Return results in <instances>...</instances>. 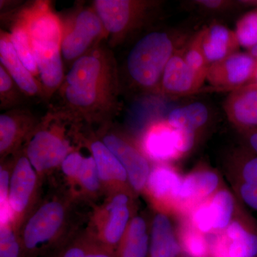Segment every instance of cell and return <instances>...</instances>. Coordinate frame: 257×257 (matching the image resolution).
Masks as SVG:
<instances>
[{"instance_id": "1", "label": "cell", "mask_w": 257, "mask_h": 257, "mask_svg": "<svg viewBox=\"0 0 257 257\" xmlns=\"http://www.w3.org/2000/svg\"><path fill=\"white\" fill-rule=\"evenodd\" d=\"M119 89L116 60L99 44L72 64L59 90L76 119L106 126L119 111Z\"/></svg>"}, {"instance_id": "2", "label": "cell", "mask_w": 257, "mask_h": 257, "mask_svg": "<svg viewBox=\"0 0 257 257\" xmlns=\"http://www.w3.org/2000/svg\"><path fill=\"white\" fill-rule=\"evenodd\" d=\"M19 20L28 32L43 96L59 90L64 79L61 45L62 22L48 2L37 1L22 10Z\"/></svg>"}, {"instance_id": "3", "label": "cell", "mask_w": 257, "mask_h": 257, "mask_svg": "<svg viewBox=\"0 0 257 257\" xmlns=\"http://www.w3.org/2000/svg\"><path fill=\"white\" fill-rule=\"evenodd\" d=\"M77 120L63 108L52 109L39 121L28 141L25 155L39 175L60 167L69 153L76 150L69 137L75 128L68 131L67 126Z\"/></svg>"}, {"instance_id": "4", "label": "cell", "mask_w": 257, "mask_h": 257, "mask_svg": "<svg viewBox=\"0 0 257 257\" xmlns=\"http://www.w3.org/2000/svg\"><path fill=\"white\" fill-rule=\"evenodd\" d=\"M175 48L173 39L165 32H151L140 39L126 58V71L133 82L143 89H159Z\"/></svg>"}, {"instance_id": "5", "label": "cell", "mask_w": 257, "mask_h": 257, "mask_svg": "<svg viewBox=\"0 0 257 257\" xmlns=\"http://www.w3.org/2000/svg\"><path fill=\"white\" fill-rule=\"evenodd\" d=\"M68 217V207L60 199L42 203L30 212L19 234L23 257H38L58 246Z\"/></svg>"}, {"instance_id": "6", "label": "cell", "mask_w": 257, "mask_h": 257, "mask_svg": "<svg viewBox=\"0 0 257 257\" xmlns=\"http://www.w3.org/2000/svg\"><path fill=\"white\" fill-rule=\"evenodd\" d=\"M62 22V58L72 64L99 45L102 39L107 36L104 25L93 7L77 8Z\"/></svg>"}, {"instance_id": "7", "label": "cell", "mask_w": 257, "mask_h": 257, "mask_svg": "<svg viewBox=\"0 0 257 257\" xmlns=\"http://www.w3.org/2000/svg\"><path fill=\"white\" fill-rule=\"evenodd\" d=\"M156 3L141 0H95L92 7L99 15L110 46H116L143 25Z\"/></svg>"}, {"instance_id": "8", "label": "cell", "mask_w": 257, "mask_h": 257, "mask_svg": "<svg viewBox=\"0 0 257 257\" xmlns=\"http://www.w3.org/2000/svg\"><path fill=\"white\" fill-rule=\"evenodd\" d=\"M130 221V197L123 191H115L94 215L96 234L91 235L116 253Z\"/></svg>"}, {"instance_id": "9", "label": "cell", "mask_w": 257, "mask_h": 257, "mask_svg": "<svg viewBox=\"0 0 257 257\" xmlns=\"http://www.w3.org/2000/svg\"><path fill=\"white\" fill-rule=\"evenodd\" d=\"M194 133L175 128L168 121H158L150 126L144 135L145 155L157 162L180 157L192 149Z\"/></svg>"}, {"instance_id": "10", "label": "cell", "mask_w": 257, "mask_h": 257, "mask_svg": "<svg viewBox=\"0 0 257 257\" xmlns=\"http://www.w3.org/2000/svg\"><path fill=\"white\" fill-rule=\"evenodd\" d=\"M38 175L25 154L15 160L10 177L9 204L17 230L31 211L37 192Z\"/></svg>"}, {"instance_id": "11", "label": "cell", "mask_w": 257, "mask_h": 257, "mask_svg": "<svg viewBox=\"0 0 257 257\" xmlns=\"http://www.w3.org/2000/svg\"><path fill=\"white\" fill-rule=\"evenodd\" d=\"M257 71V58L251 54L236 52L210 64L207 80L216 87L237 89L253 82Z\"/></svg>"}, {"instance_id": "12", "label": "cell", "mask_w": 257, "mask_h": 257, "mask_svg": "<svg viewBox=\"0 0 257 257\" xmlns=\"http://www.w3.org/2000/svg\"><path fill=\"white\" fill-rule=\"evenodd\" d=\"M101 140L124 167L127 174L128 182L134 190H143L147 186L152 170L145 155L112 132L104 133Z\"/></svg>"}, {"instance_id": "13", "label": "cell", "mask_w": 257, "mask_h": 257, "mask_svg": "<svg viewBox=\"0 0 257 257\" xmlns=\"http://www.w3.org/2000/svg\"><path fill=\"white\" fill-rule=\"evenodd\" d=\"M40 120L23 108L5 111L0 115V156L2 160L28 141Z\"/></svg>"}, {"instance_id": "14", "label": "cell", "mask_w": 257, "mask_h": 257, "mask_svg": "<svg viewBox=\"0 0 257 257\" xmlns=\"http://www.w3.org/2000/svg\"><path fill=\"white\" fill-rule=\"evenodd\" d=\"M205 79L193 72L182 52H176L166 66L159 89L169 95L192 94L202 87Z\"/></svg>"}, {"instance_id": "15", "label": "cell", "mask_w": 257, "mask_h": 257, "mask_svg": "<svg viewBox=\"0 0 257 257\" xmlns=\"http://www.w3.org/2000/svg\"><path fill=\"white\" fill-rule=\"evenodd\" d=\"M224 106L234 124L246 131L257 130V83H249L234 89Z\"/></svg>"}, {"instance_id": "16", "label": "cell", "mask_w": 257, "mask_h": 257, "mask_svg": "<svg viewBox=\"0 0 257 257\" xmlns=\"http://www.w3.org/2000/svg\"><path fill=\"white\" fill-rule=\"evenodd\" d=\"M0 62L15 84L27 96H43L41 84L20 60L10 34L1 32L0 37Z\"/></svg>"}, {"instance_id": "17", "label": "cell", "mask_w": 257, "mask_h": 257, "mask_svg": "<svg viewBox=\"0 0 257 257\" xmlns=\"http://www.w3.org/2000/svg\"><path fill=\"white\" fill-rule=\"evenodd\" d=\"M89 148L103 187H107L111 192L121 190L119 187L128 182V177L119 160L101 140L93 139Z\"/></svg>"}, {"instance_id": "18", "label": "cell", "mask_w": 257, "mask_h": 257, "mask_svg": "<svg viewBox=\"0 0 257 257\" xmlns=\"http://www.w3.org/2000/svg\"><path fill=\"white\" fill-rule=\"evenodd\" d=\"M202 50L208 63L220 62L237 52L239 42L234 31L221 24H214L203 29Z\"/></svg>"}, {"instance_id": "19", "label": "cell", "mask_w": 257, "mask_h": 257, "mask_svg": "<svg viewBox=\"0 0 257 257\" xmlns=\"http://www.w3.org/2000/svg\"><path fill=\"white\" fill-rule=\"evenodd\" d=\"M181 249L168 216L158 213L152 222L148 257H177Z\"/></svg>"}, {"instance_id": "20", "label": "cell", "mask_w": 257, "mask_h": 257, "mask_svg": "<svg viewBox=\"0 0 257 257\" xmlns=\"http://www.w3.org/2000/svg\"><path fill=\"white\" fill-rule=\"evenodd\" d=\"M150 237L146 221L141 216L130 221L116 251V257H148Z\"/></svg>"}, {"instance_id": "21", "label": "cell", "mask_w": 257, "mask_h": 257, "mask_svg": "<svg viewBox=\"0 0 257 257\" xmlns=\"http://www.w3.org/2000/svg\"><path fill=\"white\" fill-rule=\"evenodd\" d=\"M182 179L167 166H157L150 172L147 187L153 197L159 200L178 199Z\"/></svg>"}, {"instance_id": "22", "label": "cell", "mask_w": 257, "mask_h": 257, "mask_svg": "<svg viewBox=\"0 0 257 257\" xmlns=\"http://www.w3.org/2000/svg\"><path fill=\"white\" fill-rule=\"evenodd\" d=\"M219 184L217 175L210 171L194 172L182 179L178 200L192 201L210 195Z\"/></svg>"}, {"instance_id": "23", "label": "cell", "mask_w": 257, "mask_h": 257, "mask_svg": "<svg viewBox=\"0 0 257 257\" xmlns=\"http://www.w3.org/2000/svg\"><path fill=\"white\" fill-rule=\"evenodd\" d=\"M226 234L230 241L228 257L257 256V233L234 221L226 228Z\"/></svg>"}, {"instance_id": "24", "label": "cell", "mask_w": 257, "mask_h": 257, "mask_svg": "<svg viewBox=\"0 0 257 257\" xmlns=\"http://www.w3.org/2000/svg\"><path fill=\"white\" fill-rule=\"evenodd\" d=\"M209 110L200 102H194L176 108L169 114L167 121L179 130L194 133L207 122Z\"/></svg>"}, {"instance_id": "25", "label": "cell", "mask_w": 257, "mask_h": 257, "mask_svg": "<svg viewBox=\"0 0 257 257\" xmlns=\"http://www.w3.org/2000/svg\"><path fill=\"white\" fill-rule=\"evenodd\" d=\"M9 34L10 40L19 58L28 70L36 78L37 77L39 78L38 68L32 50L30 36L23 23L19 19H17L15 22Z\"/></svg>"}, {"instance_id": "26", "label": "cell", "mask_w": 257, "mask_h": 257, "mask_svg": "<svg viewBox=\"0 0 257 257\" xmlns=\"http://www.w3.org/2000/svg\"><path fill=\"white\" fill-rule=\"evenodd\" d=\"M55 257H116L113 252L100 244L92 235L72 241L64 246Z\"/></svg>"}, {"instance_id": "27", "label": "cell", "mask_w": 257, "mask_h": 257, "mask_svg": "<svg viewBox=\"0 0 257 257\" xmlns=\"http://www.w3.org/2000/svg\"><path fill=\"white\" fill-rule=\"evenodd\" d=\"M209 204L214 220V229L227 228L234 210V199L231 194L226 190L219 191Z\"/></svg>"}, {"instance_id": "28", "label": "cell", "mask_w": 257, "mask_h": 257, "mask_svg": "<svg viewBox=\"0 0 257 257\" xmlns=\"http://www.w3.org/2000/svg\"><path fill=\"white\" fill-rule=\"evenodd\" d=\"M182 55L186 63L193 72L207 79L208 69L210 64L208 63L202 50V32L200 31L189 44Z\"/></svg>"}, {"instance_id": "29", "label": "cell", "mask_w": 257, "mask_h": 257, "mask_svg": "<svg viewBox=\"0 0 257 257\" xmlns=\"http://www.w3.org/2000/svg\"><path fill=\"white\" fill-rule=\"evenodd\" d=\"M25 95L15 84L3 66H0V100L2 110H10L18 108Z\"/></svg>"}, {"instance_id": "30", "label": "cell", "mask_w": 257, "mask_h": 257, "mask_svg": "<svg viewBox=\"0 0 257 257\" xmlns=\"http://www.w3.org/2000/svg\"><path fill=\"white\" fill-rule=\"evenodd\" d=\"M235 34L239 46L251 50L257 45V8L243 15L236 23Z\"/></svg>"}, {"instance_id": "31", "label": "cell", "mask_w": 257, "mask_h": 257, "mask_svg": "<svg viewBox=\"0 0 257 257\" xmlns=\"http://www.w3.org/2000/svg\"><path fill=\"white\" fill-rule=\"evenodd\" d=\"M0 226V257H23V245L13 222Z\"/></svg>"}, {"instance_id": "32", "label": "cell", "mask_w": 257, "mask_h": 257, "mask_svg": "<svg viewBox=\"0 0 257 257\" xmlns=\"http://www.w3.org/2000/svg\"><path fill=\"white\" fill-rule=\"evenodd\" d=\"M77 182L82 187L83 192L89 195L97 194L102 188V184L92 155L84 158Z\"/></svg>"}, {"instance_id": "33", "label": "cell", "mask_w": 257, "mask_h": 257, "mask_svg": "<svg viewBox=\"0 0 257 257\" xmlns=\"http://www.w3.org/2000/svg\"><path fill=\"white\" fill-rule=\"evenodd\" d=\"M12 168L3 165L0 167V225L13 222L9 204V191Z\"/></svg>"}, {"instance_id": "34", "label": "cell", "mask_w": 257, "mask_h": 257, "mask_svg": "<svg viewBox=\"0 0 257 257\" xmlns=\"http://www.w3.org/2000/svg\"><path fill=\"white\" fill-rule=\"evenodd\" d=\"M182 247L190 257H207L209 247L204 236L198 232L188 231L184 235Z\"/></svg>"}, {"instance_id": "35", "label": "cell", "mask_w": 257, "mask_h": 257, "mask_svg": "<svg viewBox=\"0 0 257 257\" xmlns=\"http://www.w3.org/2000/svg\"><path fill=\"white\" fill-rule=\"evenodd\" d=\"M84 158L77 149L69 153L60 165L64 175L70 180L77 182Z\"/></svg>"}, {"instance_id": "36", "label": "cell", "mask_w": 257, "mask_h": 257, "mask_svg": "<svg viewBox=\"0 0 257 257\" xmlns=\"http://www.w3.org/2000/svg\"><path fill=\"white\" fill-rule=\"evenodd\" d=\"M193 224L199 231L207 233L214 229V220L209 204H203L194 211Z\"/></svg>"}, {"instance_id": "37", "label": "cell", "mask_w": 257, "mask_h": 257, "mask_svg": "<svg viewBox=\"0 0 257 257\" xmlns=\"http://www.w3.org/2000/svg\"><path fill=\"white\" fill-rule=\"evenodd\" d=\"M243 182L257 184V155H248L241 166Z\"/></svg>"}, {"instance_id": "38", "label": "cell", "mask_w": 257, "mask_h": 257, "mask_svg": "<svg viewBox=\"0 0 257 257\" xmlns=\"http://www.w3.org/2000/svg\"><path fill=\"white\" fill-rule=\"evenodd\" d=\"M239 194L248 207L257 211V184L243 182L239 187Z\"/></svg>"}, {"instance_id": "39", "label": "cell", "mask_w": 257, "mask_h": 257, "mask_svg": "<svg viewBox=\"0 0 257 257\" xmlns=\"http://www.w3.org/2000/svg\"><path fill=\"white\" fill-rule=\"evenodd\" d=\"M198 5L202 8H207L209 10H221L224 9L228 5L229 2L220 1V0H199L196 2Z\"/></svg>"}, {"instance_id": "40", "label": "cell", "mask_w": 257, "mask_h": 257, "mask_svg": "<svg viewBox=\"0 0 257 257\" xmlns=\"http://www.w3.org/2000/svg\"><path fill=\"white\" fill-rule=\"evenodd\" d=\"M247 139L250 148L257 155V130L247 131Z\"/></svg>"}, {"instance_id": "41", "label": "cell", "mask_w": 257, "mask_h": 257, "mask_svg": "<svg viewBox=\"0 0 257 257\" xmlns=\"http://www.w3.org/2000/svg\"><path fill=\"white\" fill-rule=\"evenodd\" d=\"M248 53L251 54V55L257 58V45L256 46L253 47L251 50L248 51Z\"/></svg>"}, {"instance_id": "42", "label": "cell", "mask_w": 257, "mask_h": 257, "mask_svg": "<svg viewBox=\"0 0 257 257\" xmlns=\"http://www.w3.org/2000/svg\"><path fill=\"white\" fill-rule=\"evenodd\" d=\"M253 82L257 83V71H256V74H255V77H254V79H253Z\"/></svg>"}]
</instances>
